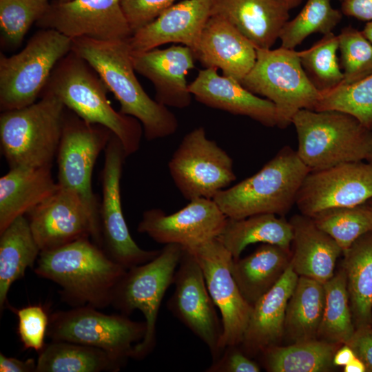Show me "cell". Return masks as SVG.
I'll return each instance as SVG.
<instances>
[{"mask_svg": "<svg viewBox=\"0 0 372 372\" xmlns=\"http://www.w3.org/2000/svg\"><path fill=\"white\" fill-rule=\"evenodd\" d=\"M72 51L96 72L120 103V112L136 118L147 141L174 134L178 121L165 105L152 99L138 81L128 40L72 39Z\"/></svg>", "mask_w": 372, "mask_h": 372, "instance_id": "cell-1", "label": "cell"}, {"mask_svg": "<svg viewBox=\"0 0 372 372\" xmlns=\"http://www.w3.org/2000/svg\"><path fill=\"white\" fill-rule=\"evenodd\" d=\"M127 270L85 238L41 251L34 272L59 285L60 293L68 304L102 309L111 305Z\"/></svg>", "mask_w": 372, "mask_h": 372, "instance_id": "cell-2", "label": "cell"}, {"mask_svg": "<svg viewBox=\"0 0 372 372\" xmlns=\"http://www.w3.org/2000/svg\"><path fill=\"white\" fill-rule=\"evenodd\" d=\"M43 91L56 96L85 122L109 129L120 140L127 156L139 149L143 133L141 123L112 107L103 80L73 51L56 65Z\"/></svg>", "mask_w": 372, "mask_h": 372, "instance_id": "cell-3", "label": "cell"}, {"mask_svg": "<svg viewBox=\"0 0 372 372\" xmlns=\"http://www.w3.org/2000/svg\"><path fill=\"white\" fill-rule=\"evenodd\" d=\"M309 172L296 151L285 146L258 172L220 191L213 200L231 219L261 214L284 216L296 204Z\"/></svg>", "mask_w": 372, "mask_h": 372, "instance_id": "cell-4", "label": "cell"}, {"mask_svg": "<svg viewBox=\"0 0 372 372\" xmlns=\"http://www.w3.org/2000/svg\"><path fill=\"white\" fill-rule=\"evenodd\" d=\"M291 124L297 134V154L310 172L366 161L369 156L371 130L347 113L302 109Z\"/></svg>", "mask_w": 372, "mask_h": 372, "instance_id": "cell-5", "label": "cell"}, {"mask_svg": "<svg viewBox=\"0 0 372 372\" xmlns=\"http://www.w3.org/2000/svg\"><path fill=\"white\" fill-rule=\"evenodd\" d=\"M26 107L1 112L0 144L10 169L52 167L60 143L66 107L50 92Z\"/></svg>", "mask_w": 372, "mask_h": 372, "instance_id": "cell-6", "label": "cell"}, {"mask_svg": "<svg viewBox=\"0 0 372 372\" xmlns=\"http://www.w3.org/2000/svg\"><path fill=\"white\" fill-rule=\"evenodd\" d=\"M72 39L41 29L18 53L0 54V110L20 109L36 102L58 62L72 50Z\"/></svg>", "mask_w": 372, "mask_h": 372, "instance_id": "cell-7", "label": "cell"}, {"mask_svg": "<svg viewBox=\"0 0 372 372\" xmlns=\"http://www.w3.org/2000/svg\"><path fill=\"white\" fill-rule=\"evenodd\" d=\"M256 53L255 64L241 83L274 104L278 127L291 124L299 110H314L321 93L307 75L298 51L280 47L256 48Z\"/></svg>", "mask_w": 372, "mask_h": 372, "instance_id": "cell-8", "label": "cell"}, {"mask_svg": "<svg viewBox=\"0 0 372 372\" xmlns=\"http://www.w3.org/2000/svg\"><path fill=\"white\" fill-rule=\"evenodd\" d=\"M183 251L178 245H165L154 259L128 269L116 288L111 305L128 316L138 309L145 317L146 333L134 345L132 359L145 358L155 347L160 305L167 289L174 283Z\"/></svg>", "mask_w": 372, "mask_h": 372, "instance_id": "cell-9", "label": "cell"}, {"mask_svg": "<svg viewBox=\"0 0 372 372\" xmlns=\"http://www.w3.org/2000/svg\"><path fill=\"white\" fill-rule=\"evenodd\" d=\"M145 333V321H134L122 313L108 315L84 306L52 313L46 335L52 340L100 349L125 365L132 358L134 345Z\"/></svg>", "mask_w": 372, "mask_h": 372, "instance_id": "cell-10", "label": "cell"}, {"mask_svg": "<svg viewBox=\"0 0 372 372\" xmlns=\"http://www.w3.org/2000/svg\"><path fill=\"white\" fill-rule=\"evenodd\" d=\"M168 169L176 187L189 201L213 199L236 179L231 158L207 138L203 126L184 136L168 163Z\"/></svg>", "mask_w": 372, "mask_h": 372, "instance_id": "cell-11", "label": "cell"}, {"mask_svg": "<svg viewBox=\"0 0 372 372\" xmlns=\"http://www.w3.org/2000/svg\"><path fill=\"white\" fill-rule=\"evenodd\" d=\"M104 152L101 174L102 200L99 204L102 249L111 259L128 269L150 261L161 250L143 249L130 235L121 198V178L127 156L115 135L112 134Z\"/></svg>", "mask_w": 372, "mask_h": 372, "instance_id": "cell-12", "label": "cell"}, {"mask_svg": "<svg viewBox=\"0 0 372 372\" xmlns=\"http://www.w3.org/2000/svg\"><path fill=\"white\" fill-rule=\"evenodd\" d=\"M67 110L56 154L57 183L61 187L76 192L99 216V204L92 187V171L113 133L103 125L85 122Z\"/></svg>", "mask_w": 372, "mask_h": 372, "instance_id": "cell-13", "label": "cell"}, {"mask_svg": "<svg viewBox=\"0 0 372 372\" xmlns=\"http://www.w3.org/2000/svg\"><path fill=\"white\" fill-rule=\"evenodd\" d=\"M205 278L208 291L219 309L223 324L220 349L240 345L252 311L231 273L234 258L218 238L190 249Z\"/></svg>", "mask_w": 372, "mask_h": 372, "instance_id": "cell-14", "label": "cell"}, {"mask_svg": "<svg viewBox=\"0 0 372 372\" xmlns=\"http://www.w3.org/2000/svg\"><path fill=\"white\" fill-rule=\"evenodd\" d=\"M41 251L91 238L102 248L99 216L75 192L61 187L26 215Z\"/></svg>", "mask_w": 372, "mask_h": 372, "instance_id": "cell-15", "label": "cell"}, {"mask_svg": "<svg viewBox=\"0 0 372 372\" xmlns=\"http://www.w3.org/2000/svg\"><path fill=\"white\" fill-rule=\"evenodd\" d=\"M174 284V293L167 304L168 309L207 345L212 361L216 360L222 353V320L218 318L198 262L185 249Z\"/></svg>", "mask_w": 372, "mask_h": 372, "instance_id": "cell-16", "label": "cell"}, {"mask_svg": "<svg viewBox=\"0 0 372 372\" xmlns=\"http://www.w3.org/2000/svg\"><path fill=\"white\" fill-rule=\"evenodd\" d=\"M372 199V164L349 162L311 171L298 193L296 205L311 217L333 207H353Z\"/></svg>", "mask_w": 372, "mask_h": 372, "instance_id": "cell-17", "label": "cell"}, {"mask_svg": "<svg viewBox=\"0 0 372 372\" xmlns=\"http://www.w3.org/2000/svg\"><path fill=\"white\" fill-rule=\"evenodd\" d=\"M36 25L71 39L125 41L133 34L121 0H57Z\"/></svg>", "mask_w": 372, "mask_h": 372, "instance_id": "cell-18", "label": "cell"}, {"mask_svg": "<svg viewBox=\"0 0 372 372\" xmlns=\"http://www.w3.org/2000/svg\"><path fill=\"white\" fill-rule=\"evenodd\" d=\"M228 218L213 199L196 198L181 209L167 214L153 208L143 214L137 231L158 243L176 244L190 249L218 238Z\"/></svg>", "mask_w": 372, "mask_h": 372, "instance_id": "cell-19", "label": "cell"}, {"mask_svg": "<svg viewBox=\"0 0 372 372\" xmlns=\"http://www.w3.org/2000/svg\"><path fill=\"white\" fill-rule=\"evenodd\" d=\"M194 59L192 50L183 45L132 54L135 71L153 84L155 100L178 109L186 108L192 103L193 96L186 76L195 68Z\"/></svg>", "mask_w": 372, "mask_h": 372, "instance_id": "cell-20", "label": "cell"}, {"mask_svg": "<svg viewBox=\"0 0 372 372\" xmlns=\"http://www.w3.org/2000/svg\"><path fill=\"white\" fill-rule=\"evenodd\" d=\"M210 0H183L175 3L128 39L132 54L174 43L194 51L210 17Z\"/></svg>", "mask_w": 372, "mask_h": 372, "instance_id": "cell-21", "label": "cell"}, {"mask_svg": "<svg viewBox=\"0 0 372 372\" xmlns=\"http://www.w3.org/2000/svg\"><path fill=\"white\" fill-rule=\"evenodd\" d=\"M216 68H205L189 84V90L198 102L234 115L247 116L262 125H278L274 104L258 96L242 83L229 76H220Z\"/></svg>", "mask_w": 372, "mask_h": 372, "instance_id": "cell-22", "label": "cell"}, {"mask_svg": "<svg viewBox=\"0 0 372 372\" xmlns=\"http://www.w3.org/2000/svg\"><path fill=\"white\" fill-rule=\"evenodd\" d=\"M193 53L204 68L220 69L223 75L240 83L254 67L257 55L256 48L248 39L217 16L209 17Z\"/></svg>", "mask_w": 372, "mask_h": 372, "instance_id": "cell-23", "label": "cell"}, {"mask_svg": "<svg viewBox=\"0 0 372 372\" xmlns=\"http://www.w3.org/2000/svg\"><path fill=\"white\" fill-rule=\"evenodd\" d=\"M209 14L227 21L260 49L273 45L289 18L277 0H210Z\"/></svg>", "mask_w": 372, "mask_h": 372, "instance_id": "cell-24", "label": "cell"}, {"mask_svg": "<svg viewBox=\"0 0 372 372\" xmlns=\"http://www.w3.org/2000/svg\"><path fill=\"white\" fill-rule=\"evenodd\" d=\"M298 279L291 263L276 284L252 306L242 345L249 355L278 345L285 332L288 301Z\"/></svg>", "mask_w": 372, "mask_h": 372, "instance_id": "cell-25", "label": "cell"}, {"mask_svg": "<svg viewBox=\"0 0 372 372\" xmlns=\"http://www.w3.org/2000/svg\"><path fill=\"white\" fill-rule=\"evenodd\" d=\"M289 222L293 229L291 263L294 271L298 276L324 284L335 274L341 248L310 217L296 214Z\"/></svg>", "mask_w": 372, "mask_h": 372, "instance_id": "cell-26", "label": "cell"}, {"mask_svg": "<svg viewBox=\"0 0 372 372\" xmlns=\"http://www.w3.org/2000/svg\"><path fill=\"white\" fill-rule=\"evenodd\" d=\"M51 168L14 167L1 177L0 233L58 190Z\"/></svg>", "mask_w": 372, "mask_h": 372, "instance_id": "cell-27", "label": "cell"}, {"mask_svg": "<svg viewBox=\"0 0 372 372\" xmlns=\"http://www.w3.org/2000/svg\"><path fill=\"white\" fill-rule=\"evenodd\" d=\"M291 249L262 244L243 258L234 259L231 273L245 299L252 306L280 279L291 262Z\"/></svg>", "mask_w": 372, "mask_h": 372, "instance_id": "cell-28", "label": "cell"}, {"mask_svg": "<svg viewBox=\"0 0 372 372\" xmlns=\"http://www.w3.org/2000/svg\"><path fill=\"white\" fill-rule=\"evenodd\" d=\"M41 249L32 233L26 216L12 222L0 233V308L8 307L12 285L33 267Z\"/></svg>", "mask_w": 372, "mask_h": 372, "instance_id": "cell-29", "label": "cell"}, {"mask_svg": "<svg viewBox=\"0 0 372 372\" xmlns=\"http://www.w3.org/2000/svg\"><path fill=\"white\" fill-rule=\"evenodd\" d=\"M218 238L234 259H238L251 244H271L290 249L293 229L290 222L283 216L271 214H256L240 219L228 218Z\"/></svg>", "mask_w": 372, "mask_h": 372, "instance_id": "cell-30", "label": "cell"}, {"mask_svg": "<svg viewBox=\"0 0 372 372\" xmlns=\"http://www.w3.org/2000/svg\"><path fill=\"white\" fill-rule=\"evenodd\" d=\"M351 310L355 327L371 324L372 317V230L343 252Z\"/></svg>", "mask_w": 372, "mask_h": 372, "instance_id": "cell-31", "label": "cell"}, {"mask_svg": "<svg viewBox=\"0 0 372 372\" xmlns=\"http://www.w3.org/2000/svg\"><path fill=\"white\" fill-rule=\"evenodd\" d=\"M124 366L100 349L52 340L39 352L36 372H117Z\"/></svg>", "mask_w": 372, "mask_h": 372, "instance_id": "cell-32", "label": "cell"}, {"mask_svg": "<svg viewBox=\"0 0 372 372\" xmlns=\"http://www.w3.org/2000/svg\"><path fill=\"white\" fill-rule=\"evenodd\" d=\"M324 304V284L298 276L287 306L284 336L293 342L317 339Z\"/></svg>", "mask_w": 372, "mask_h": 372, "instance_id": "cell-33", "label": "cell"}, {"mask_svg": "<svg viewBox=\"0 0 372 372\" xmlns=\"http://www.w3.org/2000/svg\"><path fill=\"white\" fill-rule=\"evenodd\" d=\"M342 345L317 338L274 345L260 353L267 371L326 372L334 366V355Z\"/></svg>", "mask_w": 372, "mask_h": 372, "instance_id": "cell-34", "label": "cell"}, {"mask_svg": "<svg viewBox=\"0 0 372 372\" xmlns=\"http://www.w3.org/2000/svg\"><path fill=\"white\" fill-rule=\"evenodd\" d=\"M324 304L318 339L344 344L352 337L355 327L343 268L324 283Z\"/></svg>", "mask_w": 372, "mask_h": 372, "instance_id": "cell-35", "label": "cell"}, {"mask_svg": "<svg viewBox=\"0 0 372 372\" xmlns=\"http://www.w3.org/2000/svg\"><path fill=\"white\" fill-rule=\"evenodd\" d=\"M310 218L336 242L342 253L361 236L372 230V209L368 202L327 209Z\"/></svg>", "mask_w": 372, "mask_h": 372, "instance_id": "cell-36", "label": "cell"}, {"mask_svg": "<svg viewBox=\"0 0 372 372\" xmlns=\"http://www.w3.org/2000/svg\"><path fill=\"white\" fill-rule=\"evenodd\" d=\"M342 16V12L332 6L331 0H307L301 11L281 29L280 47L294 50L313 33L331 32Z\"/></svg>", "mask_w": 372, "mask_h": 372, "instance_id": "cell-37", "label": "cell"}, {"mask_svg": "<svg viewBox=\"0 0 372 372\" xmlns=\"http://www.w3.org/2000/svg\"><path fill=\"white\" fill-rule=\"evenodd\" d=\"M338 49V35L331 32L309 49L298 52L303 69L320 92L339 86L344 79L337 56Z\"/></svg>", "mask_w": 372, "mask_h": 372, "instance_id": "cell-38", "label": "cell"}, {"mask_svg": "<svg viewBox=\"0 0 372 372\" xmlns=\"http://www.w3.org/2000/svg\"><path fill=\"white\" fill-rule=\"evenodd\" d=\"M313 110H337L356 118L369 129L372 128V74L348 85H340L320 92Z\"/></svg>", "mask_w": 372, "mask_h": 372, "instance_id": "cell-39", "label": "cell"}, {"mask_svg": "<svg viewBox=\"0 0 372 372\" xmlns=\"http://www.w3.org/2000/svg\"><path fill=\"white\" fill-rule=\"evenodd\" d=\"M49 0H0L1 43L16 48L50 6Z\"/></svg>", "mask_w": 372, "mask_h": 372, "instance_id": "cell-40", "label": "cell"}, {"mask_svg": "<svg viewBox=\"0 0 372 372\" xmlns=\"http://www.w3.org/2000/svg\"><path fill=\"white\" fill-rule=\"evenodd\" d=\"M344 79L340 85H348L372 74V43L362 31L348 26L338 34Z\"/></svg>", "mask_w": 372, "mask_h": 372, "instance_id": "cell-41", "label": "cell"}, {"mask_svg": "<svg viewBox=\"0 0 372 372\" xmlns=\"http://www.w3.org/2000/svg\"><path fill=\"white\" fill-rule=\"evenodd\" d=\"M12 310L18 318L17 332L23 348L39 353L45 344L44 339L49 325L50 316L46 311L39 304Z\"/></svg>", "mask_w": 372, "mask_h": 372, "instance_id": "cell-42", "label": "cell"}, {"mask_svg": "<svg viewBox=\"0 0 372 372\" xmlns=\"http://www.w3.org/2000/svg\"><path fill=\"white\" fill-rule=\"evenodd\" d=\"M176 1L178 0H121V6L134 32L154 20Z\"/></svg>", "mask_w": 372, "mask_h": 372, "instance_id": "cell-43", "label": "cell"}, {"mask_svg": "<svg viewBox=\"0 0 372 372\" xmlns=\"http://www.w3.org/2000/svg\"><path fill=\"white\" fill-rule=\"evenodd\" d=\"M239 345L226 347L220 357L213 361L207 372H259L258 364L251 360Z\"/></svg>", "mask_w": 372, "mask_h": 372, "instance_id": "cell-44", "label": "cell"}, {"mask_svg": "<svg viewBox=\"0 0 372 372\" xmlns=\"http://www.w3.org/2000/svg\"><path fill=\"white\" fill-rule=\"evenodd\" d=\"M353 351L355 356L365 364L366 371L372 372V326L371 324L355 327V330L346 343Z\"/></svg>", "mask_w": 372, "mask_h": 372, "instance_id": "cell-45", "label": "cell"}, {"mask_svg": "<svg viewBox=\"0 0 372 372\" xmlns=\"http://www.w3.org/2000/svg\"><path fill=\"white\" fill-rule=\"evenodd\" d=\"M341 12L357 19L370 21L372 20V0H344Z\"/></svg>", "mask_w": 372, "mask_h": 372, "instance_id": "cell-46", "label": "cell"}, {"mask_svg": "<svg viewBox=\"0 0 372 372\" xmlns=\"http://www.w3.org/2000/svg\"><path fill=\"white\" fill-rule=\"evenodd\" d=\"M36 369L37 362L34 359L21 360L0 353L1 372H36Z\"/></svg>", "mask_w": 372, "mask_h": 372, "instance_id": "cell-47", "label": "cell"}, {"mask_svg": "<svg viewBox=\"0 0 372 372\" xmlns=\"http://www.w3.org/2000/svg\"><path fill=\"white\" fill-rule=\"evenodd\" d=\"M355 355L352 349L344 344H342L335 352L333 363L336 366H344L349 364L354 358Z\"/></svg>", "mask_w": 372, "mask_h": 372, "instance_id": "cell-48", "label": "cell"}, {"mask_svg": "<svg viewBox=\"0 0 372 372\" xmlns=\"http://www.w3.org/2000/svg\"><path fill=\"white\" fill-rule=\"evenodd\" d=\"M344 372H366V369L364 362L358 358H354L349 364L344 366Z\"/></svg>", "mask_w": 372, "mask_h": 372, "instance_id": "cell-49", "label": "cell"}, {"mask_svg": "<svg viewBox=\"0 0 372 372\" xmlns=\"http://www.w3.org/2000/svg\"><path fill=\"white\" fill-rule=\"evenodd\" d=\"M289 11L298 6L302 0H277Z\"/></svg>", "mask_w": 372, "mask_h": 372, "instance_id": "cell-50", "label": "cell"}, {"mask_svg": "<svg viewBox=\"0 0 372 372\" xmlns=\"http://www.w3.org/2000/svg\"><path fill=\"white\" fill-rule=\"evenodd\" d=\"M362 32L366 38L372 43V20L366 23Z\"/></svg>", "mask_w": 372, "mask_h": 372, "instance_id": "cell-51", "label": "cell"}, {"mask_svg": "<svg viewBox=\"0 0 372 372\" xmlns=\"http://www.w3.org/2000/svg\"><path fill=\"white\" fill-rule=\"evenodd\" d=\"M366 161L372 164V146H371V149L369 156L368 157Z\"/></svg>", "mask_w": 372, "mask_h": 372, "instance_id": "cell-52", "label": "cell"}, {"mask_svg": "<svg viewBox=\"0 0 372 372\" xmlns=\"http://www.w3.org/2000/svg\"><path fill=\"white\" fill-rule=\"evenodd\" d=\"M368 203H369V206L371 207V208L372 209V199L370 200L369 201H368Z\"/></svg>", "mask_w": 372, "mask_h": 372, "instance_id": "cell-53", "label": "cell"}, {"mask_svg": "<svg viewBox=\"0 0 372 372\" xmlns=\"http://www.w3.org/2000/svg\"><path fill=\"white\" fill-rule=\"evenodd\" d=\"M371 326H372V317H371Z\"/></svg>", "mask_w": 372, "mask_h": 372, "instance_id": "cell-54", "label": "cell"}, {"mask_svg": "<svg viewBox=\"0 0 372 372\" xmlns=\"http://www.w3.org/2000/svg\"><path fill=\"white\" fill-rule=\"evenodd\" d=\"M339 1H341L342 2L344 0H339Z\"/></svg>", "mask_w": 372, "mask_h": 372, "instance_id": "cell-55", "label": "cell"}]
</instances>
